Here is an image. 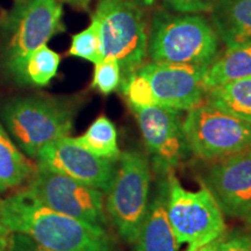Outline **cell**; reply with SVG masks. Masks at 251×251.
<instances>
[{
  "label": "cell",
  "instance_id": "18",
  "mask_svg": "<svg viewBox=\"0 0 251 251\" xmlns=\"http://www.w3.org/2000/svg\"><path fill=\"white\" fill-rule=\"evenodd\" d=\"M251 76V43L227 48L208 67L203 79L206 90Z\"/></svg>",
  "mask_w": 251,
  "mask_h": 251
},
{
  "label": "cell",
  "instance_id": "6",
  "mask_svg": "<svg viewBox=\"0 0 251 251\" xmlns=\"http://www.w3.org/2000/svg\"><path fill=\"white\" fill-rule=\"evenodd\" d=\"M166 179L169 187L166 211L179 246L188 244L186 251H194L224 236L225 214L206 187L196 192L185 190L174 171L166 175Z\"/></svg>",
  "mask_w": 251,
  "mask_h": 251
},
{
  "label": "cell",
  "instance_id": "17",
  "mask_svg": "<svg viewBox=\"0 0 251 251\" xmlns=\"http://www.w3.org/2000/svg\"><path fill=\"white\" fill-rule=\"evenodd\" d=\"M206 103L251 124V76L208 90Z\"/></svg>",
  "mask_w": 251,
  "mask_h": 251
},
{
  "label": "cell",
  "instance_id": "19",
  "mask_svg": "<svg viewBox=\"0 0 251 251\" xmlns=\"http://www.w3.org/2000/svg\"><path fill=\"white\" fill-rule=\"evenodd\" d=\"M79 146L93 155L117 161L120 156L117 128L105 115H100L92 122L83 135L74 137Z\"/></svg>",
  "mask_w": 251,
  "mask_h": 251
},
{
  "label": "cell",
  "instance_id": "27",
  "mask_svg": "<svg viewBox=\"0 0 251 251\" xmlns=\"http://www.w3.org/2000/svg\"><path fill=\"white\" fill-rule=\"evenodd\" d=\"M1 200L0 199V251H8V238L11 231L6 228L1 218Z\"/></svg>",
  "mask_w": 251,
  "mask_h": 251
},
{
  "label": "cell",
  "instance_id": "29",
  "mask_svg": "<svg viewBox=\"0 0 251 251\" xmlns=\"http://www.w3.org/2000/svg\"><path fill=\"white\" fill-rule=\"evenodd\" d=\"M64 1L69 2L72 6H76V7H81V8H89V5L91 0H64Z\"/></svg>",
  "mask_w": 251,
  "mask_h": 251
},
{
  "label": "cell",
  "instance_id": "15",
  "mask_svg": "<svg viewBox=\"0 0 251 251\" xmlns=\"http://www.w3.org/2000/svg\"><path fill=\"white\" fill-rule=\"evenodd\" d=\"M211 24L227 48L251 43V0H216Z\"/></svg>",
  "mask_w": 251,
  "mask_h": 251
},
{
  "label": "cell",
  "instance_id": "23",
  "mask_svg": "<svg viewBox=\"0 0 251 251\" xmlns=\"http://www.w3.org/2000/svg\"><path fill=\"white\" fill-rule=\"evenodd\" d=\"M121 69L117 59L101 58L94 65L93 79L91 86L102 94H109L120 87Z\"/></svg>",
  "mask_w": 251,
  "mask_h": 251
},
{
  "label": "cell",
  "instance_id": "30",
  "mask_svg": "<svg viewBox=\"0 0 251 251\" xmlns=\"http://www.w3.org/2000/svg\"><path fill=\"white\" fill-rule=\"evenodd\" d=\"M134 2H136L140 7H151V6L155 4L156 0H133Z\"/></svg>",
  "mask_w": 251,
  "mask_h": 251
},
{
  "label": "cell",
  "instance_id": "12",
  "mask_svg": "<svg viewBox=\"0 0 251 251\" xmlns=\"http://www.w3.org/2000/svg\"><path fill=\"white\" fill-rule=\"evenodd\" d=\"M35 158L36 165L98 188L105 194L111 186L118 161L93 155L70 136L46 144Z\"/></svg>",
  "mask_w": 251,
  "mask_h": 251
},
{
  "label": "cell",
  "instance_id": "3",
  "mask_svg": "<svg viewBox=\"0 0 251 251\" xmlns=\"http://www.w3.org/2000/svg\"><path fill=\"white\" fill-rule=\"evenodd\" d=\"M76 103L57 97H18L0 108L2 126L25 155L35 158L42 147L69 136L76 115Z\"/></svg>",
  "mask_w": 251,
  "mask_h": 251
},
{
  "label": "cell",
  "instance_id": "14",
  "mask_svg": "<svg viewBox=\"0 0 251 251\" xmlns=\"http://www.w3.org/2000/svg\"><path fill=\"white\" fill-rule=\"evenodd\" d=\"M168 179L166 176L157 187L152 201L135 241V251H179V243L168 218Z\"/></svg>",
  "mask_w": 251,
  "mask_h": 251
},
{
  "label": "cell",
  "instance_id": "22",
  "mask_svg": "<svg viewBox=\"0 0 251 251\" xmlns=\"http://www.w3.org/2000/svg\"><path fill=\"white\" fill-rule=\"evenodd\" d=\"M120 89L128 100L131 109H139L157 105L148 79L139 71L120 84Z\"/></svg>",
  "mask_w": 251,
  "mask_h": 251
},
{
  "label": "cell",
  "instance_id": "32",
  "mask_svg": "<svg viewBox=\"0 0 251 251\" xmlns=\"http://www.w3.org/2000/svg\"><path fill=\"white\" fill-rule=\"evenodd\" d=\"M18 1H24V0H18Z\"/></svg>",
  "mask_w": 251,
  "mask_h": 251
},
{
  "label": "cell",
  "instance_id": "8",
  "mask_svg": "<svg viewBox=\"0 0 251 251\" xmlns=\"http://www.w3.org/2000/svg\"><path fill=\"white\" fill-rule=\"evenodd\" d=\"M183 131L190 152L203 161H216L251 149L250 122L206 102L187 111Z\"/></svg>",
  "mask_w": 251,
  "mask_h": 251
},
{
  "label": "cell",
  "instance_id": "20",
  "mask_svg": "<svg viewBox=\"0 0 251 251\" xmlns=\"http://www.w3.org/2000/svg\"><path fill=\"white\" fill-rule=\"evenodd\" d=\"M61 56L47 47H40L27 58L19 83L46 86L57 74Z\"/></svg>",
  "mask_w": 251,
  "mask_h": 251
},
{
  "label": "cell",
  "instance_id": "25",
  "mask_svg": "<svg viewBox=\"0 0 251 251\" xmlns=\"http://www.w3.org/2000/svg\"><path fill=\"white\" fill-rule=\"evenodd\" d=\"M219 251H251V235L242 231L225 234Z\"/></svg>",
  "mask_w": 251,
  "mask_h": 251
},
{
  "label": "cell",
  "instance_id": "1",
  "mask_svg": "<svg viewBox=\"0 0 251 251\" xmlns=\"http://www.w3.org/2000/svg\"><path fill=\"white\" fill-rule=\"evenodd\" d=\"M2 222L54 251H119L108 229L62 214L41 203L26 188L1 200Z\"/></svg>",
  "mask_w": 251,
  "mask_h": 251
},
{
  "label": "cell",
  "instance_id": "7",
  "mask_svg": "<svg viewBox=\"0 0 251 251\" xmlns=\"http://www.w3.org/2000/svg\"><path fill=\"white\" fill-rule=\"evenodd\" d=\"M62 15L58 0H24L6 18V68L18 81L31 52L64 30Z\"/></svg>",
  "mask_w": 251,
  "mask_h": 251
},
{
  "label": "cell",
  "instance_id": "16",
  "mask_svg": "<svg viewBox=\"0 0 251 251\" xmlns=\"http://www.w3.org/2000/svg\"><path fill=\"white\" fill-rule=\"evenodd\" d=\"M35 170L36 164L28 159L0 124V193L26 185Z\"/></svg>",
  "mask_w": 251,
  "mask_h": 251
},
{
  "label": "cell",
  "instance_id": "26",
  "mask_svg": "<svg viewBox=\"0 0 251 251\" xmlns=\"http://www.w3.org/2000/svg\"><path fill=\"white\" fill-rule=\"evenodd\" d=\"M8 251H54L23 233L12 231L8 238Z\"/></svg>",
  "mask_w": 251,
  "mask_h": 251
},
{
  "label": "cell",
  "instance_id": "9",
  "mask_svg": "<svg viewBox=\"0 0 251 251\" xmlns=\"http://www.w3.org/2000/svg\"><path fill=\"white\" fill-rule=\"evenodd\" d=\"M25 188L41 203L56 212L108 228L105 193L98 188L39 165Z\"/></svg>",
  "mask_w": 251,
  "mask_h": 251
},
{
  "label": "cell",
  "instance_id": "28",
  "mask_svg": "<svg viewBox=\"0 0 251 251\" xmlns=\"http://www.w3.org/2000/svg\"><path fill=\"white\" fill-rule=\"evenodd\" d=\"M225 236V235H224ZM222 236V237H224ZM222 237L218 238V240L213 241V242H209L205 244V246L198 248V249H196L194 251H219V248H220V242H221Z\"/></svg>",
  "mask_w": 251,
  "mask_h": 251
},
{
  "label": "cell",
  "instance_id": "5",
  "mask_svg": "<svg viewBox=\"0 0 251 251\" xmlns=\"http://www.w3.org/2000/svg\"><path fill=\"white\" fill-rule=\"evenodd\" d=\"M151 168L144 153H120L113 180L106 192V212L127 243H135L149 206Z\"/></svg>",
  "mask_w": 251,
  "mask_h": 251
},
{
  "label": "cell",
  "instance_id": "13",
  "mask_svg": "<svg viewBox=\"0 0 251 251\" xmlns=\"http://www.w3.org/2000/svg\"><path fill=\"white\" fill-rule=\"evenodd\" d=\"M200 183L225 215L247 219L251 212V149L213 161Z\"/></svg>",
  "mask_w": 251,
  "mask_h": 251
},
{
  "label": "cell",
  "instance_id": "31",
  "mask_svg": "<svg viewBox=\"0 0 251 251\" xmlns=\"http://www.w3.org/2000/svg\"><path fill=\"white\" fill-rule=\"evenodd\" d=\"M247 221H248V222H249V225L251 226V212H250V214L247 216Z\"/></svg>",
  "mask_w": 251,
  "mask_h": 251
},
{
  "label": "cell",
  "instance_id": "10",
  "mask_svg": "<svg viewBox=\"0 0 251 251\" xmlns=\"http://www.w3.org/2000/svg\"><path fill=\"white\" fill-rule=\"evenodd\" d=\"M133 112L153 169L164 176L174 171L190 153L180 112L159 105Z\"/></svg>",
  "mask_w": 251,
  "mask_h": 251
},
{
  "label": "cell",
  "instance_id": "21",
  "mask_svg": "<svg viewBox=\"0 0 251 251\" xmlns=\"http://www.w3.org/2000/svg\"><path fill=\"white\" fill-rule=\"evenodd\" d=\"M69 55L86 59L94 64L101 59L100 57L99 27L98 23L94 19H92L90 26L86 29L72 36Z\"/></svg>",
  "mask_w": 251,
  "mask_h": 251
},
{
  "label": "cell",
  "instance_id": "24",
  "mask_svg": "<svg viewBox=\"0 0 251 251\" xmlns=\"http://www.w3.org/2000/svg\"><path fill=\"white\" fill-rule=\"evenodd\" d=\"M166 11L175 13L199 14L211 12L216 0H159Z\"/></svg>",
  "mask_w": 251,
  "mask_h": 251
},
{
  "label": "cell",
  "instance_id": "2",
  "mask_svg": "<svg viewBox=\"0 0 251 251\" xmlns=\"http://www.w3.org/2000/svg\"><path fill=\"white\" fill-rule=\"evenodd\" d=\"M218 34L203 15L161 9L153 14L148 31L151 62L209 67L220 54Z\"/></svg>",
  "mask_w": 251,
  "mask_h": 251
},
{
  "label": "cell",
  "instance_id": "4",
  "mask_svg": "<svg viewBox=\"0 0 251 251\" xmlns=\"http://www.w3.org/2000/svg\"><path fill=\"white\" fill-rule=\"evenodd\" d=\"M92 19L99 27L100 57L117 59L124 83L139 71L148 57V29L143 8L133 0H100Z\"/></svg>",
  "mask_w": 251,
  "mask_h": 251
},
{
  "label": "cell",
  "instance_id": "11",
  "mask_svg": "<svg viewBox=\"0 0 251 251\" xmlns=\"http://www.w3.org/2000/svg\"><path fill=\"white\" fill-rule=\"evenodd\" d=\"M208 67L179 63H144L139 72L148 79L157 105L190 111L205 100L203 79Z\"/></svg>",
  "mask_w": 251,
  "mask_h": 251
}]
</instances>
